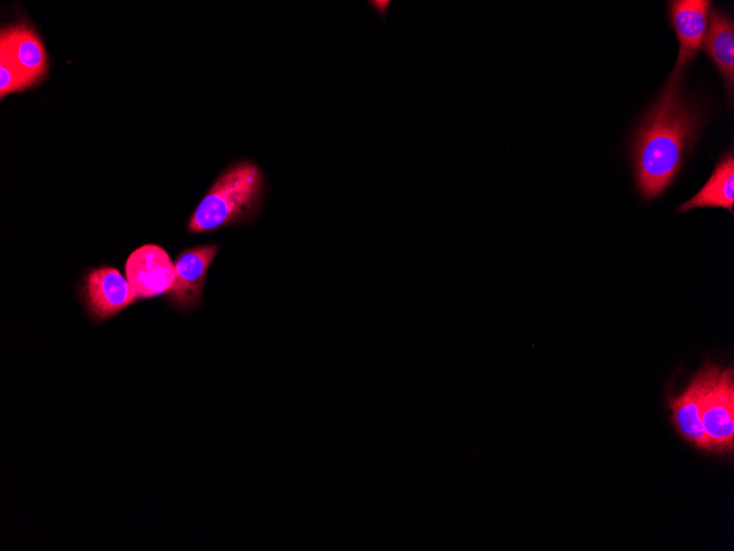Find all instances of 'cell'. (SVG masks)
Masks as SVG:
<instances>
[{"label":"cell","mask_w":734,"mask_h":551,"mask_svg":"<svg viewBox=\"0 0 734 551\" xmlns=\"http://www.w3.org/2000/svg\"><path fill=\"white\" fill-rule=\"evenodd\" d=\"M218 249V244H207L178 254L174 263L176 279L167 294L175 308L186 312L201 304L207 273Z\"/></svg>","instance_id":"cell-7"},{"label":"cell","mask_w":734,"mask_h":551,"mask_svg":"<svg viewBox=\"0 0 734 551\" xmlns=\"http://www.w3.org/2000/svg\"><path fill=\"white\" fill-rule=\"evenodd\" d=\"M704 386L703 367L679 396L669 400L671 421L678 433L698 449L710 451L701 421V401Z\"/></svg>","instance_id":"cell-10"},{"label":"cell","mask_w":734,"mask_h":551,"mask_svg":"<svg viewBox=\"0 0 734 551\" xmlns=\"http://www.w3.org/2000/svg\"><path fill=\"white\" fill-rule=\"evenodd\" d=\"M264 178L251 162L237 163L214 181L194 209L188 229L210 232L251 218L262 199Z\"/></svg>","instance_id":"cell-2"},{"label":"cell","mask_w":734,"mask_h":551,"mask_svg":"<svg viewBox=\"0 0 734 551\" xmlns=\"http://www.w3.org/2000/svg\"><path fill=\"white\" fill-rule=\"evenodd\" d=\"M702 102L666 82L632 137V161L640 195L659 197L676 179L704 125Z\"/></svg>","instance_id":"cell-1"},{"label":"cell","mask_w":734,"mask_h":551,"mask_svg":"<svg viewBox=\"0 0 734 551\" xmlns=\"http://www.w3.org/2000/svg\"><path fill=\"white\" fill-rule=\"evenodd\" d=\"M734 156L732 151L716 164L705 185L689 200L681 203L678 213L696 208H724L733 213Z\"/></svg>","instance_id":"cell-11"},{"label":"cell","mask_w":734,"mask_h":551,"mask_svg":"<svg viewBox=\"0 0 734 551\" xmlns=\"http://www.w3.org/2000/svg\"><path fill=\"white\" fill-rule=\"evenodd\" d=\"M712 2L709 0H670L667 2L666 14L674 30L679 52L670 76L669 84H681L686 70L697 58L708 29Z\"/></svg>","instance_id":"cell-4"},{"label":"cell","mask_w":734,"mask_h":551,"mask_svg":"<svg viewBox=\"0 0 734 551\" xmlns=\"http://www.w3.org/2000/svg\"><path fill=\"white\" fill-rule=\"evenodd\" d=\"M369 3H370V5H372L376 10H378L379 13L381 14V16L385 19V13H386L387 8H388V5H389V1H376V2L370 1Z\"/></svg>","instance_id":"cell-13"},{"label":"cell","mask_w":734,"mask_h":551,"mask_svg":"<svg viewBox=\"0 0 734 551\" xmlns=\"http://www.w3.org/2000/svg\"><path fill=\"white\" fill-rule=\"evenodd\" d=\"M0 52L4 53L32 85L47 69V55L36 32L20 23L1 30Z\"/></svg>","instance_id":"cell-8"},{"label":"cell","mask_w":734,"mask_h":551,"mask_svg":"<svg viewBox=\"0 0 734 551\" xmlns=\"http://www.w3.org/2000/svg\"><path fill=\"white\" fill-rule=\"evenodd\" d=\"M31 84L11 62V59L0 52V93L1 98L14 91H21Z\"/></svg>","instance_id":"cell-12"},{"label":"cell","mask_w":734,"mask_h":551,"mask_svg":"<svg viewBox=\"0 0 734 551\" xmlns=\"http://www.w3.org/2000/svg\"><path fill=\"white\" fill-rule=\"evenodd\" d=\"M80 294L96 321L108 320L138 299L127 279L110 266L90 269L84 277Z\"/></svg>","instance_id":"cell-5"},{"label":"cell","mask_w":734,"mask_h":551,"mask_svg":"<svg viewBox=\"0 0 734 551\" xmlns=\"http://www.w3.org/2000/svg\"><path fill=\"white\" fill-rule=\"evenodd\" d=\"M125 276L138 298H152L170 291L176 268L162 246L144 244L129 255Z\"/></svg>","instance_id":"cell-6"},{"label":"cell","mask_w":734,"mask_h":551,"mask_svg":"<svg viewBox=\"0 0 734 551\" xmlns=\"http://www.w3.org/2000/svg\"><path fill=\"white\" fill-rule=\"evenodd\" d=\"M701 421L710 452L731 453L734 447V381L732 368L705 364Z\"/></svg>","instance_id":"cell-3"},{"label":"cell","mask_w":734,"mask_h":551,"mask_svg":"<svg viewBox=\"0 0 734 551\" xmlns=\"http://www.w3.org/2000/svg\"><path fill=\"white\" fill-rule=\"evenodd\" d=\"M721 75L729 100L734 91V21L724 11L711 7L702 47Z\"/></svg>","instance_id":"cell-9"}]
</instances>
